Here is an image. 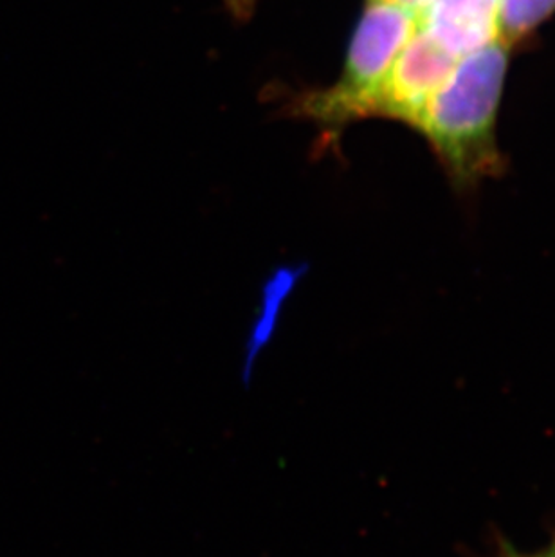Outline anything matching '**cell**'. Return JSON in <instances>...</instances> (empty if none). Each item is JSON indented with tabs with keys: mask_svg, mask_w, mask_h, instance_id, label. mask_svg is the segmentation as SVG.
<instances>
[{
	"mask_svg": "<svg viewBox=\"0 0 555 557\" xmlns=\"http://www.w3.org/2000/svg\"><path fill=\"white\" fill-rule=\"evenodd\" d=\"M510 48L498 38L458 59L417 126L451 181L461 188L502 172L496 123Z\"/></svg>",
	"mask_w": 555,
	"mask_h": 557,
	"instance_id": "6da1fadb",
	"label": "cell"
},
{
	"mask_svg": "<svg viewBox=\"0 0 555 557\" xmlns=\"http://www.w3.org/2000/svg\"><path fill=\"white\" fill-rule=\"evenodd\" d=\"M417 29V16L383 2H368L357 24L340 78L325 89L294 96L291 111L326 134L368 117V109L393 60Z\"/></svg>",
	"mask_w": 555,
	"mask_h": 557,
	"instance_id": "7a4b0ae2",
	"label": "cell"
},
{
	"mask_svg": "<svg viewBox=\"0 0 555 557\" xmlns=\"http://www.w3.org/2000/svg\"><path fill=\"white\" fill-rule=\"evenodd\" d=\"M456 62L458 59L417 27L393 60L368 117H388L417 131L425 107Z\"/></svg>",
	"mask_w": 555,
	"mask_h": 557,
	"instance_id": "3957f363",
	"label": "cell"
},
{
	"mask_svg": "<svg viewBox=\"0 0 555 557\" xmlns=\"http://www.w3.org/2000/svg\"><path fill=\"white\" fill-rule=\"evenodd\" d=\"M417 27L461 59L502 38L499 0H435L417 16Z\"/></svg>",
	"mask_w": 555,
	"mask_h": 557,
	"instance_id": "277c9868",
	"label": "cell"
},
{
	"mask_svg": "<svg viewBox=\"0 0 555 557\" xmlns=\"http://www.w3.org/2000/svg\"><path fill=\"white\" fill-rule=\"evenodd\" d=\"M307 273L305 265H282L269 274L263 282L258 298L257 310L252 315L249 332H247L244 352H242V383L249 386L257 370L258 361L276 336L278 326L282 321L283 310L287 307L288 298L294 295L299 282Z\"/></svg>",
	"mask_w": 555,
	"mask_h": 557,
	"instance_id": "5b68a950",
	"label": "cell"
},
{
	"mask_svg": "<svg viewBox=\"0 0 555 557\" xmlns=\"http://www.w3.org/2000/svg\"><path fill=\"white\" fill-rule=\"evenodd\" d=\"M555 13V0H499V33L505 42L514 44Z\"/></svg>",
	"mask_w": 555,
	"mask_h": 557,
	"instance_id": "8992f818",
	"label": "cell"
},
{
	"mask_svg": "<svg viewBox=\"0 0 555 557\" xmlns=\"http://www.w3.org/2000/svg\"><path fill=\"white\" fill-rule=\"evenodd\" d=\"M368 2H383V4L395 5V8H400V10L409 11L415 16H419L435 0H368Z\"/></svg>",
	"mask_w": 555,
	"mask_h": 557,
	"instance_id": "52a82bcc",
	"label": "cell"
},
{
	"mask_svg": "<svg viewBox=\"0 0 555 557\" xmlns=\"http://www.w3.org/2000/svg\"><path fill=\"white\" fill-rule=\"evenodd\" d=\"M231 15L238 18V21H249L257 5V0H224Z\"/></svg>",
	"mask_w": 555,
	"mask_h": 557,
	"instance_id": "ba28073f",
	"label": "cell"
},
{
	"mask_svg": "<svg viewBox=\"0 0 555 557\" xmlns=\"http://www.w3.org/2000/svg\"><path fill=\"white\" fill-rule=\"evenodd\" d=\"M555 547L554 542L551 543V547H546L545 550H541V553H519L516 548L510 545V543H499L498 553L494 557H554Z\"/></svg>",
	"mask_w": 555,
	"mask_h": 557,
	"instance_id": "9c48e42d",
	"label": "cell"
},
{
	"mask_svg": "<svg viewBox=\"0 0 555 557\" xmlns=\"http://www.w3.org/2000/svg\"><path fill=\"white\" fill-rule=\"evenodd\" d=\"M554 547H555V540H554ZM554 557H555V554H554Z\"/></svg>",
	"mask_w": 555,
	"mask_h": 557,
	"instance_id": "30bf717a",
	"label": "cell"
}]
</instances>
